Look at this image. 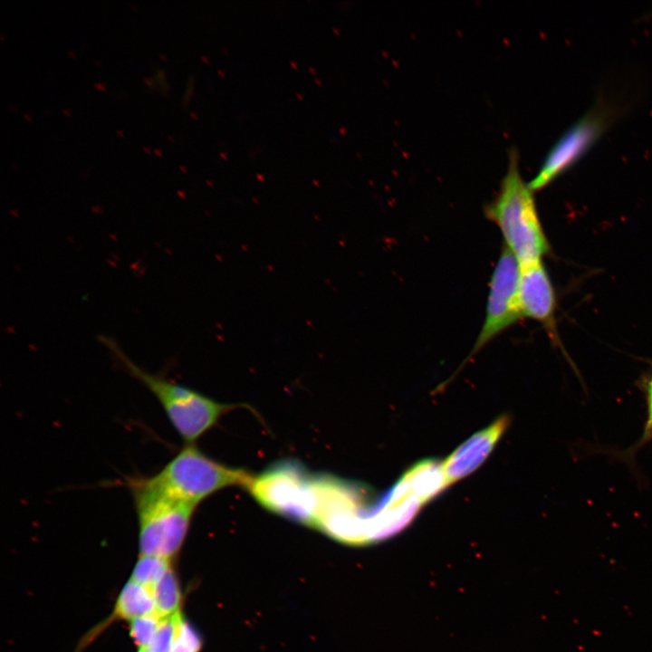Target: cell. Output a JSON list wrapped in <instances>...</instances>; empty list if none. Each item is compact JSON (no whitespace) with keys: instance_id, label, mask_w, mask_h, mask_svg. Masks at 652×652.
<instances>
[{"instance_id":"cell-1","label":"cell","mask_w":652,"mask_h":652,"mask_svg":"<svg viewBox=\"0 0 652 652\" xmlns=\"http://www.w3.org/2000/svg\"><path fill=\"white\" fill-rule=\"evenodd\" d=\"M514 150L495 198L486 205L485 216L503 235L505 247L520 267L541 263L549 244L536 209L532 190L518 168Z\"/></svg>"},{"instance_id":"cell-2","label":"cell","mask_w":652,"mask_h":652,"mask_svg":"<svg viewBox=\"0 0 652 652\" xmlns=\"http://www.w3.org/2000/svg\"><path fill=\"white\" fill-rule=\"evenodd\" d=\"M101 342L130 376L143 384L157 398L168 421L187 444H193L231 410V405L218 403L165 377L152 374L135 364L114 340L101 336Z\"/></svg>"},{"instance_id":"cell-3","label":"cell","mask_w":652,"mask_h":652,"mask_svg":"<svg viewBox=\"0 0 652 652\" xmlns=\"http://www.w3.org/2000/svg\"><path fill=\"white\" fill-rule=\"evenodd\" d=\"M139 527V555L171 560L180 550L197 506L158 487L149 476L128 480Z\"/></svg>"},{"instance_id":"cell-4","label":"cell","mask_w":652,"mask_h":652,"mask_svg":"<svg viewBox=\"0 0 652 652\" xmlns=\"http://www.w3.org/2000/svg\"><path fill=\"white\" fill-rule=\"evenodd\" d=\"M149 477L170 495L194 506L226 486L247 488L254 478L244 470L214 461L194 444H187Z\"/></svg>"},{"instance_id":"cell-5","label":"cell","mask_w":652,"mask_h":652,"mask_svg":"<svg viewBox=\"0 0 652 652\" xmlns=\"http://www.w3.org/2000/svg\"><path fill=\"white\" fill-rule=\"evenodd\" d=\"M247 489L268 510L313 526L318 503L316 475L298 465H273L254 477Z\"/></svg>"},{"instance_id":"cell-6","label":"cell","mask_w":652,"mask_h":652,"mask_svg":"<svg viewBox=\"0 0 652 652\" xmlns=\"http://www.w3.org/2000/svg\"><path fill=\"white\" fill-rule=\"evenodd\" d=\"M519 275L520 265L511 253L503 248L491 276L484 323L471 355H475L522 318L518 301Z\"/></svg>"},{"instance_id":"cell-7","label":"cell","mask_w":652,"mask_h":652,"mask_svg":"<svg viewBox=\"0 0 652 652\" xmlns=\"http://www.w3.org/2000/svg\"><path fill=\"white\" fill-rule=\"evenodd\" d=\"M612 115L611 109L599 104L575 122L547 154L537 175L528 183L531 189H541L575 163L605 131Z\"/></svg>"},{"instance_id":"cell-8","label":"cell","mask_w":652,"mask_h":652,"mask_svg":"<svg viewBox=\"0 0 652 652\" xmlns=\"http://www.w3.org/2000/svg\"><path fill=\"white\" fill-rule=\"evenodd\" d=\"M509 423L507 415L500 416L465 440L443 462L450 485L474 473L487 459Z\"/></svg>"},{"instance_id":"cell-9","label":"cell","mask_w":652,"mask_h":652,"mask_svg":"<svg viewBox=\"0 0 652 652\" xmlns=\"http://www.w3.org/2000/svg\"><path fill=\"white\" fill-rule=\"evenodd\" d=\"M518 301L522 318L551 325L555 294L542 262L520 267Z\"/></svg>"},{"instance_id":"cell-10","label":"cell","mask_w":652,"mask_h":652,"mask_svg":"<svg viewBox=\"0 0 652 652\" xmlns=\"http://www.w3.org/2000/svg\"><path fill=\"white\" fill-rule=\"evenodd\" d=\"M401 478L423 504L436 498L450 485L443 463L435 458L418 461Z\"/></svg>"},{"instance_id":"cell-11","label":"cell","mask_w":652,"mask_h":652,"mask_svg":"<svg viewBox=\"0 0 652 652\" xmlns=\"http://www.w3.org/2000/svg\"><path fill=\"white\" fill-rule=\"evenodd\" d=\"M155 613L152 589L129 580L121 590L112 616L129 620Z\"/></svg>"},{"instance_id":"cell-12","label":"cell","mask_w":652,"mask_h":652,"mask_svg":"<svg viewBox=\"0 0 652 652\" xmlns=\"http://www.w3.org/2000/svg\"><path fill=\"white\" fill-rule=\"evenodd\" d=\"M151 589L155 613L158 617L167 618L179 611L181 591L177 579L171 568Z\"/></svg>"},{"instance_id":"cell-13","label":"cell","mask_w":652,"mask_h":652,"mask_svg":"<svg viewBox=\"0 0 652 652\" xmlns=\"http://www.w3.org/2000/svg\"><path fill=\"white\" fill-rule=\"evenodd\" d=\"M169 559L153 555H139L130 580L152 588L171 568Z\"/></svg>"},{"instance_id":"cell-14","label":"cell","mask_w":652,"mask_h":652,"mask_svg":"<svg viewBox=\"0 0 652 652\" xmlns=\"http://www.w3.org/2000/svg\"><path fill=\"white\" fill-rule=\"evenodd\" d=\"M162 619L153 613L130 621V637L139 649H148L151 647Z\"/></svg>"},{"instance_id":"cell-15","label":"cell","mask_w":652,"mask_h":652,"mask_svg":"<svg viewBox=\"0 0 652 652\" xmlns=\"http://www.w3.org/2000/svg\"><path fill=\"white\" fill-rule=\"evenodd\" d=\"M201 640L196 631L183 618L180 611L177 613L171 652H198Z\"/></svg>"},{"instance_id":"cell-16","label":"cell","mask_w":652,"mask_h":652,"mask_svg":"<svg viewBox=\"0 0 652 652\" xmlns=\"http://www.w3.org/2000/svg\"><path fill=\"white\" fill-rule=\"evenodd\" d=\"M165 78H166V72L162 69L157 70L156 80L158 81V82L160 83V85L163 84L164 82H166Z\"/></svg>"},{"instance_id":"cell-17","label":"cell","mask_w":652,"mask_h":652,"mask_svg":"<svg viewBox=\"0 0 652 652\" xmlns=\"http://www.w3.org/2000/svg\"><path fill=\"white\" fill-rule=\"evenodd\" d=\"M143 80H144V82H146L147 85H148L150 89H152V90L154 89V86H155V85H154V81H153L152 78H144Z\"/></svg>"},{"instance_id":"cell-18","label":"cell","mask_w":652,"mask_h":652,"mask_svg":"<svg viewBox=\"0 0 652 652\" xmlns=\"http://www.w3.org/2000/svg\"><path fill=\"white\" fill-rule=\"evenodd\" d=\"M93 86H94L96 89H98V90L105 91V85H104V83L95 82V83H93Z\"/></svg>"},{"instance_id":"cell-19","label":"cell","mask_w":652,"mask_h":652,"mask_svg":"<svg viewBox=\"0 0 652 652\" xmlns=\"http://www.w3.org/2000/svg\"><path fill=\"white\" fill-rule=\"evenodd\" d=\"M153 151L156 155H158L159 157L162 155L161 150L158 149H154Z\"/></svg>"},{"instance_id":"cell-20","label":"cell","mask_w":652,"mask_h":652,"mask_svg":"<svg viewBox=\"0 0 652 652\" xmlns=\"http://www.w3.org/2000/svg\"><path fill=\"white\" fill-rule=\"evenodd\" d=\"M24 118L25 120H27L28 121H31V120H32V118H31V115H30V114L24 113Z\"/></svg>"},{"instance_id":"cell-21","label":"cell","mask_w":652,"mask_h":652,"mask_svg":"<svg viewBox=\"0 0 652 652\" xmlns=\"http://www.w3.org/2000/svg\"><path fill=\"white\" fill-rule=\"evenodd\" d=\"M158 56H159L163 61H167V56H166L165 54H163V53H158Z\"/></svg>"},{"instance_id":"cell-22","label":"cell","mask_w":652,"mask_h":652,"mask_svg":"<svg viewBox=\"0 0 652 652\" xmlns=\"http://www.w3.org/2000/svg\"><path fill=\"white\" fill-rule=\"evenodd\" d=\"M62 112H63L67 117L70 116V112H69V110H68L67 109H62Z\"/></svg>"},{"instance_id":"cell-23","label":"cell","mask_w":652,"mask_h":652,"mask_svg":"<svg viewBox=\"0 0 652 652\" xmlns=\"http://www.w3.org/2000/svg\"><path fill=\"white\" fill-rule=\"evenodd\" d=\"M116 132L120 137L123 138L124 134L120 129L116 130Z\"/></svg>"},{"instance_id":"cell-24","label":"cell","mask_w":652,"mask_h":652,"mask_svg":"<svg viewBox=\"0 0 652 652\" xmlns=\"http://www.w3.org/2000/svg\"><path fill=\"white\" fill-rule=\"evenodd\" d=\"M67 53L71 57H73V58L75 57L74 53L72 51L69 50Z\"/></svg>"},{"instance_id":"cell-25","label":"cell","mask_w":652,"mask_h":652,"mask_svg":"<svg viewBox=\"0 0 652 652\" xmlns=\"http://www.w3.org/2000/svg\"><path fill=\"white\" fill-rule=\"evenodd\" d=\"M143 149H144L147 153H150V150H149V149L148 147H145V146H144V147H143Z\"/></svg>"},{"instance_id":"cell-26","label":"cell","mask_w":652,"mask_h":652,"mask_svg":"<svg viewBox=\"0 0 652 652\" xmlns=\"http://www.w3.org/2000/svg\"><path fill=\"white\" fill-rule=\"evenodd\" d=\"M138 652H150L149 649H139Z\"/></svg>"},{"instance_id":"cell-27","label":"cell","mask_w":652,"mask_h":652,"mask_svg":"<svg viewBox=\"0 0 652 652\" xmlns=\"http://www.w3.org/2000/svg\"><path fill=\"white\" fill-rule=\"evenodd\" d=\"M130 6H131V8H132L133 10H136V9H137L135 5H132V4H131Z\"/></svg>"},{"instance_id":"cell-28","label":"cell","mask_w":652,"mask_h":652,"mask_svg":"<svg viewBox=\"0 0 652 652\" xmlns=\"http://www.w3.org/2000/svg\"><path fill=\"white\" fill-rule=\"evenodd\" d=\"M167 138H168V139L169 140H171V141H173V140H174V139H173V138H172L171 136H167Z\"/></svg>"},{"instance_id":"cell-29","label":"cell","mask_w":652,"mask_h":652,"mask_svg":"<svg viewBox=\"0 0 652 652\" xmlns=\"http://www.w3.org/2000/svg\"><path fill=\"white\" fill-rule=\"evenodd\" d=\"M3 36H4V34H1V40H2V41L4 40V37H3Z\"/></svg>"},{"instance_id":"cell-30","label":"cell","mask_w":652,"mask_h":652,"mask_svg":"<svg viewBox=\"0 0 652 652\" xmlns=\"http://www.w3.org/2000/svg\"><path fill=\"white\" fill-rule=\"evenodd\" d=\"M651 433H652V430H651Z\"/></svg>"}]
</instances>
